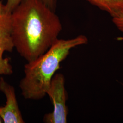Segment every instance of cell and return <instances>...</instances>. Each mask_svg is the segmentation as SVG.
I'll use <instances>...</instances> for the list:
<instances>
[{
	"label": "cell",
	"instance_id": "1",
	"mask_svg": "<svg viewBox=\"0 0 123 123\" xmlns=\"http://www.w3.org/2000/svg\"><path fill=\"white\" fill-rule=\"evenodd\" d=\"M62 30L58 17L41 0H23L11 13L14 48L27 62L48 51Z\"/></svg>",
	"mask_w": 123,
	"mask_h": 123
},
{
	"label": "cell",
	"instance_id": "2",
	"mask_svg": "<svg viewBox=\"0 0 123 123\" xmlns=\"http://www.w3.org/2000/svg\"><path fill=\"white\" fill-rule=\"evenodd\" d=\"M85 36L71 39H57L45 53L24 67V77L19 87L27 100H39L47 95L51 80L60 68V63L69 55L71 49L88 43Z\"/></svg>",
	"mask_w": 123,
	"mask_h": 123
},
{
	"label": "cell",
	"instance_id": "3",
	"mask_svg": "<svg viewBox=\"0 0 123 123\" xmlns=\"http://www.w3.org/2000/svg\"><path fill=\"white\" fill-rule=\"evenodd\" d=\"M65 83V78L62 74L56 73L53 77L47 92L53 104V110L44 115V123L67 122L68 109L66 103L68 96Z\"/></svg>",
	"mask_w": 123,
	"mask_h": 123
},
{
	"label": "cell",
	"instance_id": "4",
	"mask_svg": "<svg viewBox=\"0 0 123 123\" xmlns=\"http://www.w3.org/2000/svg\"><path fill=\"white\" fill-rule=\"evenodd\" d=\"M0 90L6 98V105L0 107V114L3 123H25L18 106L15 88L0 78Z\"/></svg>",
	"mask_w": 123,
	"mask_h": 123
},
{
	"label": "cell",
	"instance_id": "5",
	"mask_svg": "<svg viewBox=\"0 0 123 123\" xmlns=\"http://www.w3.org/2000/svg\"><path fill=\"white\" fill-rule=\"evenodd\" d=\"M14 45L10 31L0 29V75H10L13 73L9 58H4L5 52H12Z\"/></svg>",
	"mask_w": 123,
	"mask_h": 123
},
{
	"label": "cell",
	"instance_id": "6",
	"mask_svg": "<svg viewBox=\"0 0 123 123\" xmlns=\"http://www.w3.org/2000/svg\"><path fill=\"white\" fill-rule=\"evenodd\" d=\"M106 12L113 18L123 13V0H86Z\"/></svg>",
	"mask_w": 123,
	"mask_h": 123
},
{
	"label": "cell",
	"instance_id": "7",
	"mask_svg": "<svg viewBox=\"0 0 123 123\" xmlns=\"http://www.w3.org/2000/svg\"><path fill=\"white\" fill-rule=\"evenodd\" d=\"M11 13L9 12L0 0V29L11 30Z\"/></svg>",
	"mask_w": 123,
	"mask_h": 123
},
{
	"label": "cell",
	"instance_id": "8",
	"mask_svg": "<svg viewBox=\"0 0 123 123\" xmlns=\"http://www.w3.org/2000/svg\"><path fill=\"white\" fill-rule=\"evenodd\" d=\"M23 0H7L6 7L7 10L11 13L13 11L18 5Z\"/></svg>",
	"mask_w": 123,
	"mask_h": 123
},
{
	"label": "cell",
	"instance_id": "9",
	"mask_svg": "<svg viewBox=\"0 0 123 123\" xmlns=\"http://www.w3.org/2000/svg\"><path fill=\"white\" fill-rule=\"evenodd\" d=\"M112 21L119 30L123 32V13L117 17L113 18Z\"/></svg>",
	"mask_w": 123,
	"mask_h": 123
},
{
	"label": "cell",
	"instance_id": "10",
	"mask_svg": "<svg viewBox=\"0 0 123 123\" xmlns=\"http://www.w3.org/2000/svg\"><path fill=\"white\" fill-rule=\"evenodd\" d=\"M51 9L54 10L56 5V0H41Z\"/></svg>",
	"mask_w": 123,
	"mask_h": 123
},
{
	"label": "cell",
	"instance_id": "11",
	"mask_svg": "<svg viewBox=\"0 0 123 123\" xmlns=\"http://www.w3.org/2000/svg\"><path fill=\"white\" fill-rule=\"evenodd\" d=\"M3 123V120L2 119V117L1 116V115L0 114V123Z\"/></svg>",
	"mask_w": 123,
	"mask_h": 123
}]
</instances>
